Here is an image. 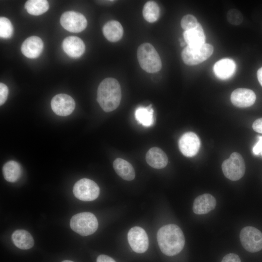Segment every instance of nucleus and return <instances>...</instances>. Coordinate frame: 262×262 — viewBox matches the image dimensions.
Returning a JSON list of instances; mask_svg holds the SVG:
<instances>
[{
	"label": "nucleus",
	"mask_w": 262,
	"mask_h": 262,
	"mask_svg": "<svg viewBox=\"0 0 262 262\" xmlns=\"http://www.w3.org/2000/svg\"><path fill=\"white\" fill-rule=\"evenodd\" d=\"M221 262H241V260L237 254L229 253L223 257Z\"/></svg>",
	"instance_id": "7c9ffc66"
},
{
	"label": "nucleus",
	"mask_w": 262,
	"mask_h": 262,
	"mask_svg": "<svg viewBox=\"0 0 262 262\" xmlns=\"http://www.w3.org/2000/svg\"><path fill=\"white\" fill-rule=\"evenodd\" d=\"M228 21L232 25H240L243 21V16L240 11L237 9L229 10L227 15Z\"/></svg>",
	"instance_id": "c85d7f7f"
},
{
	"label": "nucleus",
	"mask_w": 262,
	"mask_h": 262,
	"mask_svg": "<svg viewBox=\"0 0 262 262\" xmlns=\"http://www.w3.org/2000/svg\"><path fill=\"white\" fill-rule=\"evenodd\" d=\"M257 76L260 84L262 86V67L257 71Z\"/></svg>",
	"instance_id": "f704fd0d"
},
{
	"label": "nucleus",
	"mask_w": 262,
	"mask_h": 262,
	"mask_svg": "<svg viewBox=\"0 0 262 262\" xmlns=\"http://www.w3.org/2000/svg\"><path fill=\"white\" fill-rule=\"evenodd\" d=\"M13 33L11 21L6 17H0V36L2 38H10Z\"/></svg>",
	"instance_id": "bb28decb"
},
{
	"label": "nucleus",
	"mask_w": 262,
	"mask_h": 262,
	"mask_svg": "<svg viewBox=\"0 0 262 262\" xmlns=\"http://www.w3.org/2000/svg\"><path fill=\"white\" fill-rule=\"evenodd\" d=\"M200 141L193 132L184 133L179 141V147L183 155L188 157L196 155L200 148Z\"/></svg>",
	"instance_id": "f8f14e48"
},
{
	"label": "nucleus",
	"mask_w": 262,
	"mask_h": 262,
	"mask_svg": "<svg viewBox=\"0 0 262 262\" xmlns=\"http://www.w3.org/2000/svg\"><path fill=\"white\" fill-rule=\"evenodd\" d=\"M62 46L65 52L72 58L80 57L84 53L85 45L78 37L70 36L63 41Z\"/></svg>",
	"instance_id": "dca6fc26"
},
{
	"label": "nucleus",
	"mask_w": 262,
	"mask_h": 262,
	"mask_svg": "<svg viewBox=\"0 0 262 262\" xmlns=\"http://www.w3.org/2000/svg\"><path fill=\"white\" fill-rule=\"evenodd\" d=\"M236 69V64L233 60L225 58L219 60L214 64L213 70L215 76L221 79L230 77Z\"/></svg>",
	"instance_id": "a211bd4d"
},
{
	"label": "nucleus",
	"mask_w": 262,
	"mask_h": 262,
	"mask_svg": "<svg viewBox=\"0 0 262 262\" xmlns=\"http://www.w3.org/2000/svg\"><path fill=\"white\" fill-rule=\"evenodd\" d=\"M121 98V89L118 82L113 78L104 79L99 84L97 92V101L105 112H110L119 106Z\"/></svg>",
	"instance_id": "f03ea898"
},
{
	"label": "nucleus",
	"mask_w": 262,
	"mask_h": 262,
	"mask_svg": "<svg viewBox=\"0 0 262 262\" xmlns=\"http://www.w3.org/2000/svg\"><path fill=\"white\" fill-rule=\"evenodd\" d=\"M252 128L255 131L262 133V118L256 119L253 123Z\"/></svg>",
	"instance_id": "473e14b6"
},
{
	"label": "nucleus",
	"mask_w": 262,
	"mask_h": 262,
	"mask_svg": "<svg viewBox=\"0 0 262 262\" xmlns=\"http://www.w3.org/2000/svg\"><path fill=\"white\" fill-rule=\"evenodd\" d=\"M96 262H115V261L111 257L105 255H100L97 259Z\"/></svg>",
	"instance_id": "72a5a7b5"
},
{
	"label": "nucleus",
	"mask_w": 262,
	"mask_h": 262,
	"mask_svg": "<svg viewBox=\"0 0 262 262\" xmlns=\"http://www.w3.org/2000/svg\"><path fill=\"white\" fill-rule=\"evenodd\" d=\"M222 169L225 176L229 180L236 181L242 178L245 172V164L240 154L233 152L229 158L222 164Z\"/></svg>",
	"instance_id": "423d86ee"
},
{
	"label": "nucleus",
	"mask_w": 262,
	"mask_h": 262,
	"mask_svg": "<svg viewBox=\"0 0 262 262\" xmlns=\"http://www.w3.org/2000/svg\"><path fill=\"white\" fill-rule=\"evenodd\" d=\"M73 192L76 198L84 201H90L97 198L99 194V188L93 180L83 178L74 184Z\"/></svg>",
	"instance_id": "6e6552de"
},
{
	"label": "nucleus",
	"mask_w": 262,
	"mask_h": 262,
	"mask_svg": "<svg viewBox=\"0 0 262 262\" xmlns=\"http://www.w3.org/2000/svg\"><path fill=\"white\" fill-rule=\"evenodd\" d=\"M71 229L85 236L94 233L98 228V221L95 215L89 212L78 213L73 215L70 221Z\"/></svg>",
	"instance_id": "20e7f679"
},
{
	"label": "nucleus",
	"mask_w": 262,
	"mask_h": 262,
	"mask_svg": "<svg viewBox=\"0 0 262 262\" xmlns=\"http://www.w3.org/2000/svg\"><path fill=\"white\" fill-rule=\"evenodd\" d=\"M147 163L152 167L162 169L168 163L166 154L160 148L153 147L147 152L146 156Z\"/></svg>",
	"instance_id": "f3484780"
},
{
	"label": "nucleus",
	"mask_w": 262,
	"mask_h": 262,
	"mask_svg": "<svg viewBox=\"0 0 262 262\" xmlns=\"http://www.w3.org/2000/svg\"><path fill=\"white\" fill-rule=\"evenodd\" d=\"M62 262H74L70 261V260H64L62 261Z\"/></svg>",
	"instance_id": "e433bc0d"
},
{
	"label": "nucleus",
	"mask_w": 262,
	"mask_h": 262,
	"mask_svg": "<svg viewBox=\"0 0 262 262\" xmlns=\"http://www.w3.org/2000/svg\"><path fill=\"white\" fill-rule=\"evenodd\" d=\"M180 46L183 47V46H184L185 45V44L184 42H183V41H180Z\"/></svg>",
	"instance_id": "c9c22d12"
},
{
	"label": "nucleus",
	"mask_w": 262,
	"mask_h": 262,
	"mask_svg": "<svg viewBox=\"0 0 262 262\" xmlns=\"http://www.w3.org/2000/svg\"><path fill=\"white\" fill-rule=\"evenodd\" d=\"M198 23L196 17L190 14L184 16L180 22L181 26L185 31L195 28Z\"/></svg>",
	"instance_id": "cd10ccee"
},
{
	"label": "nucleus",
	"mask_w": 262,
	"mask_h": 262,
	"mask_svg": "<svg viewBox=\"0 0 262 262\" xmlns=\"http://www.w3.org/2000/svg\"><path fill=\"white\" fill-rule=\"evenodd\" d=\"M134 116L137 122L144 127H150L154 124V111L151 105L138 107L135 111Z\"/></svg>",
	"instance_id": "5701e85b"
},
{
	"label": "nucleus",
	"mask_w": 262,
	"mask_h": 262,
	"mask_svg": "<svg viewBox=\"0 0 262 262\" xmlns=\"http://www.w3.org/2000/svg\"><path fill=\"white\" fill-rule=\"evenodd\" d=\"M213 52V46L204 43L197 46H187L182 51L181 58L188 66L198 65L207 60Z\"/></svg>",
	"instance_id": "39448f33"
},
{
	"label": "nucleus",
	"mask_w": 262,
	"mask_h": 262,
	"mask_svg": "<svg viewBox=\"0 0 262 262\" xmlns=\"http://www.w3.org/2000/svg\"><path fill=\"white\" fill-rule=\"evenodd\" d=\"M256 98V95L252 90L244 88L234 90L230 96L232 103L240 108H246L252 105Z\"/></svg>",
	"instance_id": "ddd939ff"
},
{
	"label": "nucleus",
	"mask_w": 262,
	"mask_h": 262,
	"mask_svg": "<svg viewBox=\"0 0 262 262\" xmlns=\"http://www.w3.org/2000/svg\"><path fill=\"white\" fill-rule=\"evenodd\" d=\"M2 173L4 179L7 181L16 182L21 176V168L20 165L14 161H8L3 166Z\"/></svg>",
	"instance_id": "b1692460"
},
{
	"label": "nucleus",
	"mask_w": 262,
	"mask_h": 262,
	"mask_svg": "<svg viewBox=\"0 0 262 262\" xmlns=\"http://www.w3.org/2000/svg\"><path fill=\"white\" fill-rule=\"evenodd\" d=\"M113 167L118 175L125 180L130 181L135 178V171L132 165L123 159H116L114 162Z\"/></svg>",
	"instance_id": "412c9836"
},
{
	"label": "nucleus",
	"mask_w": 262,
	"mask_h": 262,
	"mask_svg": "<svg viewBox=\"0 0 262 262\" xmlns=\"http://www.w3.org/2000/svg\"><path fill=\"white\" fill-rule=\"evenodd\" d=\"M25 8L29 14L38 16L48 10L49 4L46 0H29L25 3Z\"/></svg>",
	"instance_id": "393cba45"
},
{
	"label": "nucleus",
	"mask_w": 262,
	"mask_h": 262,
	"mask_svg": "<svg viewBox=\"0 0 262 262\" xmlns=\"http://www.w3.org/2000/svg\"><path fill=\"white\" fill-rule=\"evenodd\" d=\"M160 9L157 3L153 1L147 2L143 9V16L145 19L148 22L153 23L158 19Z\"/></svg>",
	"instance_id": "a878e982"
},
{
	"label": "nucleus",
	"mask_w": 262,
	"mask_h": 262,
	"mask_svg": "<svg viewBox=\"0 0 262 262\" xmlns=\"http://www.w3.org/2000/svg\"><path fill=\"white\" fill-rule=\"evenodd\" d=\"M183 37L188 46H197L205 43V35L200 23L194 29L185 31Z\"/></svg>",
	"instance_id": "aec40b11"
},
{
	"label": "nucleus",
	"mask_w": 262,
	"mask_h": 262,
	"mask_svg": "<svg viewBox=\"0 0 262 262\" xmlns=\"http://www.w3.org/2000/svg\"><path fill=\"white\" fill-rule=\"evenodd\" d=\"M253 152L258 155L262 152V136H259V140L253 147Z\"/></svg>",
	"instance_id": "2f4dec72"
},
{
	"label": "nucleus",
	"mask_w": 262,
	"mask_h": 262,
	"mask_svg": "<svg viewBox=\"0 0 262 262\" xmlns=\"http://www.w3.org/2000/svg\"><path fill=\"white\" fill-rule=\"evenodd\" d=\"M128 240L132 249L136 253H144L148 247L147 235L145 230L140 227H134L129 230Z\"/></svg>",
	"instance_id": "9d476101"
},
{
	"label": "nucleus",
	"mask_w": 262,
	"mask_h": 262,
	"mask_svg": "<svg viewBox=\"0 0 262 262\" xmlns=\"http://www.w3.org/2000/svg\"><path fill=\"white\" fill-rule=\"evenodd\" d=\"M8 94V88L3 83H0V105H2L6 101Z\"/></svg>",
	"instance_id": "c756f323"
},
{
	"label": "nucleus",
	"mask_w": 262,
	"mask_h": 262,
	"mask_svg": "<svg viewBox=\"0 0 262 262\" xmlns=\"http://www.w3.org/2000/svg\"><path fill=\"white\" fill-rule=\"evenodd\" d=\"M157 241L161 251L169 256L179 253L185 245L183 233L175 224L166 225L160 228L157 233Z\"/></svg>",
	"instance_id": "f257e3e1"
},
{
	"label": "nucleus",
	"mask_w": 262,
	"mask_h": 262,
	"mask_svg": "<svg viewBox=\"0 0 262 262\" xmlns=\"http://www.w3.org/2000/svg\"><path fill=\"white\" fill-rule=\"evenodd\" d=\"M43 46V42L40 38L32 36L23 42L21 50L26 57L29 58H36L41 53Z\"/></svg>",
	"instance_id": "4468645a"
},
{
	"label": "nucleus",
	"mask_w": 262,
	"mask_h": 262,
	"mask_svg": "<svg viewBox=\"0 0 262 262\" xmlns=\"http://www.w3.org/2000/svg\"><path fill=\"white\" fill-rule=\"evenodd\" d=\"M52 111L60 116H67L71 114L75 108V102L70 96L65 94L55 95L51 99Z\"/></svg>",
	"instance_id": "9b49d317"
},
{
	"label": "nucleus",
	"mask_w": 262,
	"mask_h": 262,
	"mask_svg": "<svg viewBox=\"0 0 262 262\" xmlns=\"http://www.w3.org/2000/svg\"><path fill=\"white\" fill-rule=\"evenodd\" d=\"M102 32L105 38L110 42L119 41L123 34V29L121 24L117 21L111 20L105 24Z\"/></svg>",
	"instance_id": "6ab92c4d"
},
{
	"label": "nucleus",
	"mask_w": 262,
	"mask_h": 262,
	"mask_svg": "<svg viewBox=\"0 0 262 262\" xmlns=\"http://www.w3.org/2000/svg\"><path fill=\"white\" fill-rule=\"evenodd\" d=\"M137 59L141 68L148 73H155L161 70L162 61L159 54L150 44H141L137 49Z\"/></svg>",
	"instance_id": "7ed1b4c3"
},
{
	"label": "nucleus",
	"mask_w": 262,
	"mask_h": 262,
	"mask_svg": "<svg viewBox=\"0 0 262 262\" xmlns=\"http://www.w3.org/2000/svg\"><path fill=\"white\" fill-rule=\"evenodd\" d=\"M12 239L15 245L21 249H30L34 245L31 234L24 229L15 230L12 235Z\"/></svg>",
	"instance_id": "4be33fe9"
},
{
	"label": "nucleus",
	"mask_w": 262,
	"mask_h": 262,
	"mask_svg": "<svg viewBox=\"0 0 262 262\" xmlns=\"http://www.w3.org/2000/svg\"><path fill=\"white\" fill-rule=\"evenodd\" d=\"M60 23L64 29L70 32L79 33L85 29L87 22L82 14L69 11L62 15Z\"/></svg>",
	"instance_id": "1a4fd4ad"
},
{
	"label": "nucleus",
	"mask_w": 262,
	"mask_h": 262,
	"mask_svg": "<svg viewBox=\"0 0 262 262\" xmlns=\"http://www.w3.org/2000/svg\"><path fill=\"white\" fill-rule=\"evenodd\" d=\"M240 239L243 247L248 252H257L262 249V232L255 227L242 229Z\"/></svg>",
	"instance_id": "0eeeda50"
},
{
	"label": "nucleus",
	"mask_w": 262,
	"mask_h": 262,
	"mask_svg": "<svg viewBox=\"0 0 262 262\" xmlns=\"http://www.w3.org/2000/svg\"><path fill=\"white\" fill-rule=\"evenodd\" d=\"M216 205V201L214 196L210 194H203L195 199L193 211L196 214H206L213 210Z\"/></svg>",
	"instance_id": "2eb2a0df"
}]
</instances>
